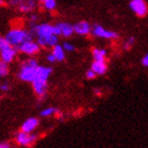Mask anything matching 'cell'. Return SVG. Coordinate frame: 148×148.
<instances>
[{
    "label": "cell",
    "mask_w": 148,
    "mask_h": 148,
    "mask_svg": "<svg viewBox=\"0 0 148 148\" xmlns=\"http://www.w3.org/2000/svg\"><path fill=\"white\" fill-rule=\"evenodd\" d=\"M4 37L12 46L17 47L23 42L33 40V33H29L22 29H13L8 32Z\"/></svg>",
    "instance_id": "obj_1"
},
{
    "label": "cell",
    "mask_w": 148,
    "mask_h": 148,
    "mask_svg": "<svg viewBox=\"0 0 148 148\" xmlns=\"http://www.w3.org/2000/svg\"><path fill=\"white\" fill-rule=\"evenodd\" d=\"M38 67L37 60L34 58L27 59L21 64L20 71L18 73V78L23 82H33L36 76V69Z\"/></svg>",
    "instance_id": "obj_2"
},
{
    "label": "cell",
    "mask_w": 148,
    "mask_h": 148,
    "mask_svg": "<svg viewBox=\"0 0 148 148\" xmlns=\"http://www.w3.org/2000/svg\"><path fill=\"white\" fill-rule=\"evenodd\" d=\"M18 50L16 47L12 46L11 43L5 39V37L0 38V53H1V60L5 62H12L15 58Z\"/></svg>",
    "instance_id": "obj_3"
},
{
    "label": "cell",
    "mask_w": 148,
    "mask_h": 148,
    "mask_svg": "<svg viewBox=\"0 0 148 148\" xmlns=\"http://www.w3.org/2000/svg\"><path fill=\"white\" fill-rule=\"evenodd\" d=\"M31 27L32 33L37 38L38 37H47L50 36V35L55 34V25H49V23H41V25H33V23H31Z\"/></svg>",
    "instance_id": "obj_4"
},
{
    "label": "cell",
    "mask_w": 148,
    "mask_h": 148,
    "mask_svg": "<svg viewBox=\"0 0 148 148\" xmlns=\"http://www.w3.org/2000/svg\"><path fill=\"white\" fill-rule=\"evenodd\" d=\"M40 47L41 46L38 42H35L34 40H30V41H27V42H23L17 46L16 49L18 50L19 52L28 54V55H34L37 52H39Z\"/></svg>",
    "instance_id": "obj_5"
},
{
    "label": "cell",
    "mask_w": 148,
    "mask_h": 148,
    "mask_svg": "<svg viewBox=\"0 0 148 148\" xmlns=\"http://www.w3.org/2000/svg\"><path fill=\"white\" fill-rule=\"evenodd\" d=\"M129 8L139 17H144L148 13V6L144 0H131L129 3Z\"/></svg>",
    "instance_id": "obj_6"
},
{
    "label": "cell",
    "mask_w": 148,
    "mask_h": 148,
    "mask_svg": "<svg viewBox=\"0 0 148 148\" xmlns=\"http://www.w3.org/2000/svg\"><path fill=\"white\" fill-rule=\"evenodd\" d=\"M37 136L32 134L31 132H25V131H19L15 136L16 143L20 146H30L36 141Z\"/></svg>",
    "instance_id": "obj_7"
},
{
    "label": "cell",
    "mask_w": 148,
    "mask_h": 148,
    "mask_svg": "<svg viewBox=\"0 0 148 148\" xmlns=\"http://www.w3.org/2000/svg\"><path fill=\"white\" fill-rule=\"evenodd\" d=\"M92 35L95 37H102V38H106V39H115L119 37L117 33L112 31H108L105 28H103L99 25H94L92 27Z\"/></svg>",
    "instance_id": "obj_8"
},
{
    "label": "cell",
    "mask_w": 148,
    "mask_h": 148,
    "mask_svg": "<svg viewBox=\"0 0 148 148\" xmlns=\"http://www.w3.org/2000/svg\"><path fill=\"white\" fill-rule=\"evenodd\" d=\"M32 85H33V89H34V92L36 93L37 96H39V97L46 96L47 90H48V80L36 77L32 82Z\"/></svg>",
    "instance_id": "obj_9"
},
{
    "label": "cell",
    "mask_w": 148,
    "mask_h": 148,
    "mask_svg": "<svg viewBox=\"0 0 148 148\" xmlns=\"http://www.w3.org/2000/svg\"><path fill=\"white\" fill-rule=\"evenodd\" d=\"M37 42L43 48H53L56 45H58V36L55 34L50 35L47 37H38Z\"/></svg>",
    "instance_id": "obj_10"
},
{
    "label": "cell",
    "mask_w": 148,
    "mask_h": 148,
    "mask_svg": "<svg viewBox=\"0 0 148 148\" xmlns=\"http://www.w3.org/2000/svg\"><path fill=\"white\" fill-rule=\"evenodd\" d=\"M91 31L92 28L87 21H79L74 25V32L78 35H88Z\"/></svg>",
    "instance_id": "obj_11"
},
{
    "label": "cell",
    "mask_w": 148,
    "mask_h": 148,
    "mask_svg": "<svg viewBox=\"0 0 148 148\" xmlns=\"http://www.w3.org/2000/svg\"><path fill=\"white\" fill-rule=\"evenodd\" d=\"M53 69L51 67H42V66H38L36 69V76L35 78H41V79H49L50 75L52 73ZM34 78V79H35Z\"/></svg>",
    "instance_id": "obj_12"
},
{
    "label": "cell",
    "mask_w": 148,
    "mask_h": 148,
    "mask_svg": "<svg viewBox=\"0 0 148 148\" xmlns=\"http://www.w3.org/2000/svg\"><path fill=\"white\" fill-rule=\"evenodd\" d=\"M38 124H39V122H38V120H37L36 117H30V119H28L25 123L22 124L20 129L22 131H25V132H32L38 126Z\"/></svg>",
    "instance_id": "obj_13"
},
{
    "label": "cell",
    "mask_w": 148,
    "mask_h": 148,
    "mask_svg": "<svg viewBox=\"0 0 148 148\" xmlns=\"http://www.w3.org/2000/svg\"><path fill=\"white\" fill-rule=\"evenodd\" d=\"M91 69L97 75H103L107 71V65H106L105 60H94L91 66Z\"/></svg>",
    "instance_id": "obj_14"
},
{
    "label": "cell",
    "mask_w": 148,
    "mask_h": 148,
    "mask_svg": "<svg viewBox=\"0 0 148 148\" xmlns=\"http://www.w3.org/2000/svg\"><path fill=\"white\" fill-rule=\"evenodd\" d=\"M58 28L60 29V32H62V35L64 37H70L74 32V25H71L68 22H59L57 23Z\"/></svg>",
    "instance_id": "obj_15"
},
{
    "label": "cell",
    "mask_w": 148,
    "mask_h": 148,
    "mask_svg": "<svg viewBox=\"0 0 148 148\" xmlns=\"http://www.w3.org/2000/svg\"><path fill=\"white\" fill-rule=\"evenodd\" d=\"M36 8V3L33 0H23L18 5V10L22 13H29Z\"/></svg>",
    "instance_id": "obj_16"
},
{
    "label": "cell",
    "mask_w": 148,
    "mask_h": 148,
    "mask_svg": "<svg viewBox=\"0 0 148 148\" xmlns=\"http://www.w3.org/2000/svg\"><path fill=\"white\" fill-rule=\"evenodd\" d=\"M52 53L55 55L56 59H57L58 62H62V60L65 59V57H66L65 49H64V47L59 46V45H56L55 47H53Z\"/></svg>",
    "instance_id": "obj_17"
},
{
    "label": "cell",
    "mask_w": 148,
    "mask_h": 148,
    "mask_svg": "<svg viewBox=\"0 0 148 148\" xmlns=\"http://www.w3.org/2000/svg\"><path fill=\"white\" fill-rule=\"evenodd\" d=\"M106 54H107V52H106V50H104V49L101 50V49L94 48V49L92 50V56L94 60H105Z\"/></svg>",
    "instance_id": "obj_18"
},
{
    "label": "cell",
    "mask_w": 148,
    "mask_h": 148,
    "mask_svg": "<svg viewBox=\"0 0 148 148\" xmlns=\"http://www.w3.org/2000/svg\"><path fill=\"white\" fill-rule=\"evenodd\" d=\"M8 73H9V66H8V62L1 60V62H0V76L4 77L8 75Z\"/></svg>",
    "instance_id": "obj_19"
},
{
    "label": "cell",
    "mask_w": 148,
    "mask_h": 148,
    "mask_svg": "<svg viewBox=\"0 0 148 148\" xmlns=\"http://www.w3.org/2000/svg\"><path fill=\"white\" fill-rule=\"evenodd\" d=\"M43 8L46 10H49V11L55 10L56 1L55 0H46V1H43Z\"/></svg>",
    "instance_id": "obj_20"
},
{
    "label": "cell",
    "mask_w": 148,
    "mask_h": 148,
    "mask_svg": "<svg viewBox=\"0 0 148 148\" xmlns=\"http://www.w3.org/2000/svg\"><path fill=\"white\" fill-rule=\"evenodd\" d=\"M57 112V109L55 108H47L45 109V110H42L41 112H40V115L43 117H46V116H51V115H53L54 113H56Z\"/></svg>",
    "instance_id": "obj_21"
},
{
    "label": "cell",
    "mask_w": 148,
    "mask_h": 148,
    "mask_svg": "<svg viewBox=\"0 0 148 148\" xmlns=\"http://www.w3.org/2000/svg\"><path fill=\"white\" fill-rule=\"evenodd\" d=\"M133 43H134V38H133V37H129V38L125 41V43H124V49L129 50L130 48L132 47Z\"/></svg>",
    "instance_id": "obj_22"
},
{
    "label": "cell",
    "mask_w": 148,
    "mask_h": 148,
    "mask_svg": "<svg viewBox=\"0 0 148 148\" xmlns=\"http://www.w3.org/2000/svg\"><path fill=\"white\" fill-rule=\"evenodd\" d=\"M62 47H64L65 51H67V52H72V51H74V46L70 42H64L62 43Z\"/></svg>",
    "instance_id": "obj_23"
},
{
    "label": "cell",
    "mask_w": 148,
    "mask_h": 148,
    "mask_svg": "<svg viewBox=\"0 0 148 148\" xmlns=\"http://www.w3.org/2000/svg\"><path fill=\"white\" fill-rule=\"evenodd\" d=\"M96 75H97V74L93 71L92 69H90V70H88V71L86 72V77L88 78V79H93Z\"/></svg>",
    "instance_id": "obj_24"
},
{
    "label": "cell",
    "mask_w": 148,
    "mask_h": 148,
    "mask_svg": "<svg viewBox=\"0 0 148 148\" xmlns=\"http://www.w3.org/2000/svg\"><path fill=\"white\" fill-rule=\"evenodd\" d=\"M0 89H1V91H2V92H8V91L10 90L9 84H6V83L1 84V86H0Z\"/></svg>",
    "instance_id": "obj_25"
},
{
    "label": "cell",
    "mask_w": 148,
    "mask_h": 148,
    "mask_svg": "<svg viewBox=\"0 0 148 148\" xmlns=\"http://www.w3.org/2000/svg\"><path fill=\"white\" fill-rule=\"evenodd\" d=\"M47 60H48L49 62H56L57 59H56L55 55H54L53 53H51V54H49V55H47Z\"/></svg>",
    "instance_id": "obj_26"
},
{
    "label": "cell",
    "mask_w": 148,
    "mask_h": 148,
    "mask_svg": "<svg viewBox=\"0 0 148 148\" xmlns=\"http://www.w3.org/2000/svg\"><path fill=\"white\" fill-rule=\"evenodd\" d=\"M142 65L144 67H148V53L145 54V56L142 58Z\"/></svg>",
    "instance_id": "obj_27"
},
{
    "label": "cell",
    "mask_w": 148,
    "mask_h": 148,
    "mask_svg": "<svg viewBox=\"0 0 148 148\" xmlns=\"http://www.w3.org/2000/svg\"><path fill=\"white\" fill-rule=\"evenodd\" d=\"M22 1H23V0H12V1H11V4H12V5H17V6H18L19 4L22 2Z\"/></svg>",
    "instance_id": "obj_28"
},
{
    "label": "cell",
    "mask_w": 148,
    "mask_h": 148,
    "mask_svg": "<svg viewBox=\"0 0 148 148\" xmlns=\"http://www.w3.org/2000/svg\"><path fill=\"white\" fill-rule=\"evenodd\" d=\"M9 147H11L9 143H6V142L0 143V148H9Z\"/></svg>",
    "instance_id": "obj_29"
},
{
    "label": "cell",
    "mask_w": 148,
    "mask_h": 148,
    "mask_svg": "<svg viewBox=\"0 0 148 148\" xmlns=\"http://www.w3.org/2000/svg\"><path fill=\"white\" fill-rule=\"evenodd\" d=\"M36 19H37V16L36 15H32L31 16V20H32V21H35Z\"/></svg>",
    "instance_id": "obj_30"
},
{
    "label": "cell",
    "mask_w": 148,
    "mask_h": 148,
    "mask_svg": "<svg viewBox=\"0 0 148 148\" xmlns=\"http://www.w3.org/2000/svg\"><path fill=\"white\" fill-rule=\"evenodd\" d=\"M94 92L97 93V94H99V90H94Z\"/></svg>",
    "instance_id": "obj_31"
},
{
    "label": "cell",
    "mask_w": 148,
    "mask_h": 148,
    "mask_svg": "<svg viewBox=\"0 0 148 148\" xmlns=\"http://www.w3.org/2000/svg\"><path fill=\"white\" fill-rule=\"evenodd\" d=\"M40 1H42V2H43V1H46V0H40Z\"/></svg>",
    "instance_id": "obj_32"
},
{
    "label": "cell",
    "mask_w": 148,
    "mask_h": 148,
    "mask_svg": "<svg viewBox=\"0 0 148 148\" xmlns=\"http://www.w3.org/2000/svg\"><path fill=\"white\" fill-rule=\"evenodd\" d=\"M33 1H36V0H33Z\"/></svg>",
    "instance_id": "obj_33"
}]
</instances>
